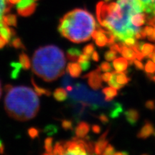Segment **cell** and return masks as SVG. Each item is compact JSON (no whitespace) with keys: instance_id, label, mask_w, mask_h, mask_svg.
<instances>
[{"instance_id":"4","label":"cell","mask_w":155,"mask_h":155,"mask_svg":"<svg viewBox=\"0 0 155 155\" xmlns=\"http://www.w3.org/2000/svg\"><path fill=\"white\" fill-rule=\"evenodd\" d=\"M31 64L35 74L46 82H53L64 74L66 60L61 48L47 45L35 52Z\"/></svg>"},{"instance_id":"9","label":"cell","mask_w":155,"mask_h":155,"mask_svg":"<svg viewBox=\"0 0 155 155\" xmlns=\"http://www.w3.org/2000/svg\"><path fill=\"white\" fill-rule=\"evenodd\" d=\"M36 7L35 0H20L17 4V13L23 17H28L34 13Z\"/></svg>"},{"instance_id":"46","label":"cell","mask_w":155,"mask_h":155,"mask_svg":"<svg viewBox=\"0 0 155 155\" xmlns=\"http://www.w3.org/2000/svg\"><path fill=\"white\" fill-rule=\"evenodd\" d=\"M129 154V152H118L114 153V155H127Z\"/></svg>"},{"instance_id":"37","label":"cell","mask_w":155,"mask_h":155,"mask_svg":"<svg viewBox=\"0 0 155 155\" xmlns=\"http://www.w3.org/2000/svg\"><path fill=\"white\" fill-rule=\"evenodd\" d=\"M98 119H99V121L101 122L102 124H107L109 123V119H108V116L104 114H100V115L98 116Z\"/></svg>"},{"instance_id":"30","label":"cell","mask_w":155,"mask_h":155,"mask_svg":"<svg viewBox=\"0 0 155 155\" xmlns=\"http://www.w3.org/2000/svg\"><path fill=\"white\" fill-rule=\"evenodd\" d=\"M100 69L104 72H110L112 71V65L108 62H103L100 65Z\"/></svg>"},{"instance_id":"33","label":"cell","mask_w":155,"mask_h":155,"mask_svg":"<svg viewBox=\"0 0 155 155\" xmlns=\"http://www.w3.org/2000/svg\"><path fill=\"white\" fill-rule=\"evenodd\" d=\"M114 153H115V148H114L111 144H108L107 145V147H106L105 150H104V152H103L102 154L111 155V154H114Z\"/></svg>"},{"instance_id":"44","label":"cell","mask_w":155,"mask_h":155,"mask_svg":"<svg viewBox=\"0 0 155 155\" xmlns=\"http://www.w3.org/2000/svg\"><path fill=\"white\" fill-rule=\"evenodd\" d=\"M136 53V58H137V60H139V61H141V60H142L144 57V56L143 55V54L141 53V52L140 51V50L138 52H137V53Z\"/></svg>"},{"instance_id":"45","label":"cell","mask_w":155,"mask_h":155,"mask_svg":"<svg viewBox=\"0 0 155 155\" xmlns=\"http://www.w3.org/2000/svg\"><path fill=\"white\" fill-rule=\"evenodd\" d=\"M148 40H150V41L155 42V27L154 28V31H153V34L152 35L148 36Z\"/></svg>"},{"instance_id":"43","label":"cell","mask_w":155,"mask_h":155,"mask_svg":"<svg viewBox=\"0 0 155 155\" xmlns=\"http://www.w3.org/2000/svg\"><path fill=\"white\" fill-rule=\"evenodd\" d=\"M91 58L93 61H96V62H98V61H99V55H98V52L96 51H94V53H92L91 55Z\"/></svg>"},{"instance_id":"42","label":"cell","mask_w":155,"mask_h":155,"mask_svg":"<svg viewBox=\"0 0 155 155\" xmlns=\"http://www.w3.org/2000/svg\"><path fill=\"white\" fill-rule=\"evenodd\" d=\"M92 131H94L95 134H100L101 132V128L100 126L97 124L92 125Z\"/></svg>"},{"instance_id":"12","label":"cell","mask_w":155,"mask_h":155,"mask_svg":"<svg viewBox=\"0 0 155 155\" xmlns=\"http://www.w3.org/2000/svg\"><path fill=\"white\" fill-rule=\"evenodd\" d=\"M155 129L153 124L150 121H145L143 127L141 128V129L137 134V137L139 139H146L153 134L154 132Z\"/></svg>"},{"instance_id":"47","label":"cell","mask_w":155,"mask_h":155,"mask_svg":"<svg viewBox=\"0 0 155 155\" xmlns=\"http://www.w3.org/2000/svg\"><path fill=\"white\" fill-rule=\"evenodd\" d=\"M3 151H4V146L2 144V142L1 139H0V154L3 153Z\"/></svg>"},{"instance_id":"13","label":"cell","mask_w":155,"mask_h":155,"mask_svg":"<svg viewBox=\"0 0 155 155\" xmlns=\"http://www.w3.org/2000/svg\"><path fill=\"white\" fill-rule=\"evenodd\" d=\"M108 131L109 130H106L103 134L101 136V137L98 139V141L95 144V150L94 152L96 154H102L103 152L106 149L108 144V140L106 139L107 136L108 134Z\"/></svg>"},{"instance_id":"6","label":"cell","mask_w":155,"mask_h":155,"mask_svg":"<svg viewBox=\"0 0 155 155\" xmlns=\"http://www.w3.org/2000/svg\"><path fill=\"white\" fill-rule=\"evenodd\" d=\"M86 140L75 137L73 140L57 142L53 149L54 154H88L86 149Z\"/></svg>"},{"instance_id":"39","label":"cell","mask_w":155,"mask_h":155,"mask_svg":"<svg viewBox=\"0 0 155 155\" xmlns=\"http://www.w3.org/2000/svg\"><path fill=\"white\" fill-rule=\"evenodd\" d=\"M111 77H112V73H110V72H106L105 73H104V74L101 75L102 80L107 83L111 80Z\"/></svg>"},{"instance_id":"25","label":"cell","mask_w":155,"mask_h":155,"mask_svg":"<svg viewBox=\"0 0 155 155\" xmlns=\"http://www.w3.org/2000/svg\"><path fill=\"white\" fill-rule=\"evenodd\" d=\"M54 98L58 101H64L67 99V91L63 88H57L53 93Z\"/></svg>"},{"instance_id":"41","label":"cell","mask_w":155,"mask_h":155,"mask_svg":"<svg viewBox=\"0 0 155 155\" xmlns=\"http://www.w3.org/2000/svg\"><path fill=\"white\" fill-rule=\"evenodd\" d=\"M144 31L145 34L147 35V36H150L153 34L154 28H153L152 26H150V25H149V26L145 27L144 29Z\"/></svg>"},{"instance_id":"32","label":"cell","mask_w":155,"mask_h":155,"mask_svg":"<svg viewBox=\"0 0 155 155\" xmlns=\"http://www.w3.org/2000/svg\"><path fill=\"white\" fill-rule=\"evenodd\" d=\"M20 62L23 65V67L26 68L30 67V61H29L28 56L25 54H22L20 55Z\"/></svg>"},{"instance_id":"22","label":"cell","mask_w":155,"mask_h":155,"mask_svg":"<svg viewBox=\"0 0 155 155\" xmlns=\"http://www.w3.org/2000/svg\"><path fill=\"white\" fill-rule=\"evenodd\" d=\"M137 46H138L139 50L141 52L144 56H147L148 54L152 53L154 50V46L153 45L145 43L144 42H138L137 43Z\"/></svg>"},{"instance_id":"14","label":"cell","mask_w":155,"mask_h":155,"mask_svg":"<svg viewBox=\"0 0 155 155\" xmlns=\"http://www.w3.org/2000/svg\"><path fill=\"white\" fill-rule=\"evenodd\" d=\"M124 116L127 121L132 127L137 125L139 117H140L139 112L134 108H130V109L127 110L124 113Z\"/></svg>"},{"instance_id":"8","label":"cell","mask_w":155,"mask_h":155,"mask_svg":"<svg viewBox=\"0 0 155 155\" xmlns=\"http://www.w3.org/2000/svg\"><path fill=\"white\" fill-rule=\"evenodd\" d=\"M130 81L131 78L127 76L126 71H124V72L113 71L111 80L108 81V83L109 86L114 87L117 90H120Z\"/></svg>"},{"instance_id":"24","label":"cell","mask_w":155,"mask_h":155,"mask_svg":"<svg viewBox=\"0 0 155 155\" xmlns=\"http://www.w3.org/2000/svg\"><path fill=\"white\" fill-rule=\"evenodd\" d=\"M81 54H82V52L81 51L80 49L76 48H73L68 50L67 57L70 61L74 62L77 61L78 58H79V56H80Z\"/></svg>"},{"instance_id":"1","label":"cell","mask_w":155,"mask_h":155,"mask_svg":"<svg viewBox=\"0 0 155 155\" xmlns=\"http://www.w3.org/2000/svg\"><path fill=\"white\" fill-rule=\"evenodd\" d=\"M144 12L140 0L100 2L96 7L98 21L102 28L111 32L116 41L126 39V30L132 25L130 18L137 13Z\"/></svg>"},{"instance_id":"26","label":"cell","mask_w":155,"mask_h":155,"mask_svg":"<svg viewBox=\"0 0 155 155\" xmlns=\"http://www.w3.org/2000/svg\"><path fill=\"white\" fill-rule=\"evenodd\" d=\"M144 71L148 78L151 80L155 73V63L154 62L152 61H147L144 67Z\"/></svg>"},{"instance_id":"49","label":"cell","mask_w":155,"mask_h":155,"mask_svg":"<svg viewBox=\"0 0 155 155\" xmlns=\"http://www.w3.org/2000/svg\"><path fill=\"white\" fill-rule=\"evenodd\" d=\"M2 96V85H1V82H0V98H1Z\"/></svg>"},{"instance_id":"48","label":"cell","mask_w":155,"mask_h":155,"mask_svg":"<svg viewBox=\"0 0 155 155\" xmlns=\"http://www.w3.org/2000/svg\"><path fill=\"white\" fill-rule=\"evenodd\" d=\"M12 5H17V3L20 2V0H9Z\"/></svg>"},{"instance_id":"28","label":"cell","mask_w":155,"mask_h":155,"mask_svg":"<svg viewBox=\"0 0 155 155\" xmlns=\"http://www.w3.org/2000/svg\"><path fill=\"white\" fill-rule=\"evenodd\" d=\"M95 50V47L93 44H88L83 49V54H86L87 55L91 56L92 53Z\"/></svg>"},{"instance_id":"29","label":"cell","mask_w":155,"mask_h":155,"mask_svg":"<svg viewBox=\"0 0 155 155\" xmlns=\"http://www.w3.org/2000/svg\"><path fill=\"white\" fill-rule=\"evenodd\" d=\"M123 42L124 43L125 45L127 46V47L131 48L137 44V40H136L134 37H129V38H127L124 39Z\"/></svg>"},{"instance_id":"10","label":"cell","mask_w":155,"mask_h":155,"mask_svg":"<svg viewBox=\"0 0 155 155\" xmlns=\"http://www.w3.org/2000/svg\"><path fill=\"white\" fill-rule=\"evenodd\" d=\"M101 69L98 67L95 71L84 75L83 78H86L88 81V85L94 90H98L102 87V78L101 74Z\"/></svg>"},{"instance_id":"3","label":"cell","mask_w":155,"mask_h":155,"mask_svg":"<svg viewBox=\"0 0 155 155\" xmlns=\"http://www.w3.org/2000/svg\"><path fill=\"white\" fill-rule=\"evenodd\" d=\"M97 25L92 14L86 9H75L60 19L58 32L63 38L75 43L88 41Z\"/></svg>"},{"instance_id":"7","label":"cell","mask_w":155,"mask_h":155,"mask_svg":"<svg viewBox=\"0 0 155 155\" xmlns=\"http://www.w3.org/2000/svg\"><path fill=\"white\" fill-rule=\"evenodd\" d=\"M12 5L9 0H0V48L9 43L14 35V31L6 22Z\"/></svg>"},{"instance_id":"23","label":"cell","mask_w":155,"mask_h":155,"mask_svg":"<svg viewBox=\"0 0 155 155\" xmlns=\"http://www.w3.org/2000/svg\"><path fill=\"white\" fill-rule=\"evenodd\" d=\"M121 55H123L124 58H125L127 61H134L136 58V53L131 48H128L127 45H125L124 43L123 47L121 48Z\"/></svg>"},{"instance_id":"21","label":"cell","mask_w":155,"mask_h":155,"mask_svg":"<svg viewBox=\"0 0 155 155\" xmlns=\"http://www.w3.org/2000/svg\"><path fill=\"white\" fill-rule=\"evenodd\" d=\"M102 91L106 96L105 98H104L106 101H111L114 99V98H115L118 95L117 89L111 86L104 88Z\"/></svg>"},{"instance_id":"27","label":"cell","mask_w":155,"mask_h":155,"mask_svg":"<svg viewBox=\"0 0 155 155\" xmlns=\"http://www.w3.org/2000/svg\"><path fill=\"white\" fill-rule=\"evenodd\" d=\"M104 58L107 61H112L116 58V53L113 51V50H110L108 51H106L104 54Z\"/></svg>"},{"instance_id":"38","label":"cell","mask_w":155,"mask_h":155,"mask_svg":"<svg viewBox=\"0 0 155 155\" xmlns=\"http://www.w3.org/2000/svg\"><path fill=\"white\" fill-rule=\"evenodd\" d=\"M145 107H146L147 109L155 110V102L152 100L147 101L146 104H145Z\"/></svg>"},{"instance_id":"40","label":"cell","mask_w":155,"mask_h":155,"mask_svg":"<svg viewBox=\"0 0 155 155\" xmlns=\"http://www.w3.org/2000/svg\"><path fill=\"white\" fill-rule=\"evenodd\" d=\"M134 65L135 68L137 69L138 70H141V71H142V70H144V65H143L142 63L140 61H139V60H134Z\"/></svg>"},{"instance_id":"19","label":"cell","mask_w":155,"mask_h":155,"mask_svg":"<svg viewBox=\"0 0 155 155\" xmlns=\"http://www.w3.org/2000/svg\"><path fill=\"white\" fill-rule=\"evenodd\" d=\"M144 12L150 16H155V0H140Z\"/></svg>"},{"instance_id":"35","label":"cell","mask_w":155,"mask_h":155,"mask_svg":"<svg viewBox=\"0 0 155 155\" xmlns=\"http://www.w3.org/2000/svg\"><path fill=\"white\" fill-rule=\"evenodd\" d=\"M79 65H81L82 71H88V70L91 68V63H90V61H86L81 62V63H79Z\"/></svg>"},{"instance_id":"20","label":"cell","mask_w":155,"mask_h":155,"mask_svg":"<svg viewBox=\"0 0 155 155\" xmlns=\"http://www.w3.org/2000/svg\"><path fill=\"white\" fill-rule=\"evenodd\" d=\"M130 22L136 27H140L146 22V15L144 12L133 15L130 18Z\"/></svg>"},{"instance_id":"50","label":"cell","mask_w":155,"mask_h":155,"mask_svg":"<svg viewBox=\"0 0 155 155\" xmlns=\"http://www.w3.org/2000/svg\"><path fill=\"white\" fill-rule=\"evenodd\" d=\"M152 59L153 62H154V63H155V51H154V56H153V58H152Z\"/></svg>"},{"instance_id":"18","label":"cell","mask_w":155,"mask_h":155,"mask_svg":"<svg viewBox=\"0 0 155 155\" xmlns=\"http://www.w3.org/2000/svg\"><path fill=\"white\" fill-rule=\"evenodd\" d=\"M109 116L111 119H116L121 115L123 112V106L120 103L114 102L112 103V105L109 108Z\"/></svg>"},{"instance_id":"2","label":"cell","mask_w":155,"mask_h":155,"mask_svg":"<svg viewBox=\"0 0 155 155\" xmlns=\"http://www.w3.org/2000/svg\"><path fill=\"white\" fill-rule=\"evenodd\" d=\"M5 107L10 117L19 121L34 119L40 110V100L36 91L27 86L7 87Z\"/></svg>"},{"instance_id":"15","label":"cell","mask_w":155,"mask_h":155,"mask_svg":"<svg viewBox=\"0 0 155 155\" xmlns=\"http://www.w3.org/2000/svg\"><path fill=\"white\" fill-rule=\"evenodd\" d=\"M90 131V125L87 122L81 121L75 129V134L76 137L80 139H83L86 137Z\"/></svg>"},{"instance_id":"17","label":"cell","mask_w":155,"mask_h":155,"mask_svg":"<svg viewBox=\"0 0 155 155\" xmlns=\"http://www.w3.org/2000/svg\"><path fill=\"white\" fill-rule=\"evenodd\" d=\"M67 72L69 73L70 76L73 78H78L81 76V72H82V69H81V65L78 63H68L66 69Z\"/></svg>"},{"instance_id":"5","label":"cell","mask_w":155,"mask_h":155,"mask_svg":"<svg viewBox=\"0 0 155 155\" xmlns=\"http://www.w3.org/2000/svg\"><path fill=\"white\" fill-rule=\"evenodd\" d=\"M69 96L74 101L86 103L91 110H97L100 107L109 108L113 101H106L101 93L90 91L83 83H76L69 91Z\"/></svg>"},{"instance_id":"11","label":"cell","mask_w":155,"mask_h":155,"mask_svg":"<svg viewBox=\"0 0 155 155\" xmlns=\"http://www.w3.org/2000/svg\"><path fill=\"white\" fill-rule=\"evenodd\" d=\"M98 30H95L92 35V38L94 39L95 42L98 47L102 48L106 46L108 42L107 34L109 31L104 29L102 27H99L97 25Z\"/></svg>"},{"instance_id":"16","label":"cell","mask_w":155,"mask_h":155,"mask_svg":"<svg viewBox=\"0 0 155 155\" xmlns=\"http://www.w3.org/2000/svg\"><path fill=\"white\" fill-rule=\"evenodd\" d=\"M129 65L128 61L125 58H118L114 60L112 66L115 69L116 71L119 72H124L127 71V69Z\"/></svg>"},{"instance_id":"34","label":"cell","mask_w":155,"mask_h":155,"mask_svg":"<svg viewBox=\"0 0 155 155\" xmlns=\"http://www.w3.org/2000/svg\"><path fill=\"white\" fill-rule=\"evenodd\" d=\"M62 84H63V86L65 87V88H66V87L69 86H72L73 82H72V80H71V77H70L69 75H65L63 79Z\"/></svg>"},{"instance_id":"31","label":"cell","mask_w":155,"mask_h":155,"mask_svg":"<svg viewBox=\"0 0 155 155\" xmlns=\"http://www.w3.org/2000/svg\"><path fill=\"white\" fill-rule=\"evenodd\" d=\"M53 140L52 139H48L45 141V149L47 150L48 154H53Z\"/></svg>"},{"instance_id":"36","label":"cell","mask_w":155,"mask_h":155,"mask_svg":"<svg viewBox=\"0 0 155 155\" xmlns=\"http://www.w3.org/2000/svg\"><path fill=\"white\" fill-rule=\"evenodd\" d=\"M62 125H63V127L65 130H68V129H72L73 127V122L71 121H68V120H65V121H63L62 123Z\"/></svg>"}]
</instances>
